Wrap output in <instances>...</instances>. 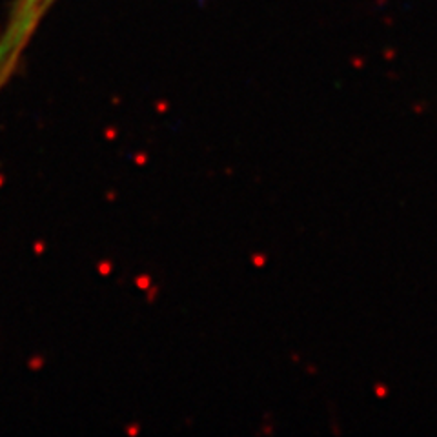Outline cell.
<instances>
[{
	"mask_svg": "<svg viewBox=\"0 0 437 437\" xmlns=\"http://www.w3.org/2000/svg\"><path fill=\"white\" fill-rule=\"evenodd\" d=\"M55 0H17L4 33L0 37V86L11 75L40 19Z\"/></svg>",
	"mask_w": 437,
	"mask_h": 437,
	"instance_id": "6da1fadb",
	"label": "cell"
}]
</instances>
